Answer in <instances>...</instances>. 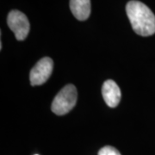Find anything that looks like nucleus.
Instances as JSON below:
<instances>
[{
	"label": "nucleus",
	"mask_w": 155,
	"mask_h": 155,
	"mask_svg": "<svg viewBox=\"0 0 155 155\" xmlns=\"http://www.w3.org/2000/svg\"><path fill=\"white\" fill-rule=\"evenodd\" d=\"M35 155H38V154H35Z\"/></svg>",
	"instance_id": "6e6552de"
},
{
	"label": "nucleus",
	"mask_w": 155,
	"mask_h": 155,
	"mask_svg": "<svg viewBox=\"0 0 155 155\" xmlns=\"http://www.w3.org/2000/svg\"><path fill=\"white\" fill-rule=\"evenodd\" d=\"M7 23L9 28L15 34L17 41H23L26 39L30 25L27 17L22 12L17 10L11 11L7 17Z\"/></svg>",
	"instance_id": "7ed1b4c3"
},
{
	"label": "nucleus",
	"mask_w": 155,
	"mask_h": 155,
	"mask_svg": "<svg viewBox=\"0 0 155 155\" xmlns=\"http://www.w3.org/2000/svg\"><path fill=\"white\" fill-rule=\"evenodd\" d=\"M98 155H121L118 150L110 146L104 147L102 149L98 152Z\"/></svg>",
	"instance_id": "0eeeda50"
},
{
	"label": "nucleus",
	"mask_w": 155,
	"mask_h": 155,
	"mask_svg": "<svg viewBox=\"0 0 155 155\" xmlns=\"http://www.w3.org/2000/svg\"><path fill=\"white\" fill-rule=\"evenodd\" d=\"M77 97L78 92L76 87L73 84H67L56 95L52 103L51 110L58 116L67 114L76 104Z\"/></svg>",
	"instance_id": "f03ea898"
},
{
	"label": "nucleus",
	"mask_w": 155,
	"mask_h": 155,
	"mask_svg": "<svg viewBox=\"0 0 155 155\" xmlns=\"http://www.w3.org/2000/svg\"><path fill=\"white\" fill-rule=\"evenodd\" d=\"M70 10L78 20L84 21L91 15V0H70Z\"/></svg>",
	"instance_id": "423d86ee"
},
{
	"label": "nucleus",
	"mask_w": 155,
	"mask_h": 155,
	"mask_svg": "<svg viewBox=\"0 0 155 155\" xmlns=\"http://www.w3.org/2000/svg\"><path fill=\"white\" fill-rule=\"evenodd\" d=\"M127 17L133 30L141 36H150L155 34V15L145 4L132 0L126 5Z\"/></svg>",
	"instance_id": "f257e3e1"
},
{
	"label": "nucleus",
	"mask_w": 155,
	"mask_h": 155,
	"mask_svg": "<svg viewBox=\"0 0 155 155\" xmlns=\"http://www.w3.org/2000/svg\"><path fill=\"white\" fill-rule=\"evenodd\" d=\"M102 95L106 104L110 108H115L118 105L122 97V93L119 86L115 81L111 79L106 80L104 83L102 87Z\"/></svg>",
	"instance_id": "39448f33"
},
{
	"label": "nucleus",
	"mask_w": 155,
	"mask_h": 155,
	"mask_svg": "<svg viewBox=\"0 0 155 155\" xmlns=\"http://www.w3.org/2000/svg\"><path fill=\"white\" fill-rule=\"evenodd\" d=\"M54 68V61L48 57H44L35 64L31 69L29 79L31 85H41L51 76Z\"/></svg>",
	"instance_id": "20e7f679"
}]
</instances>
